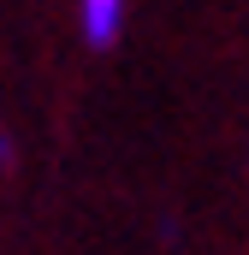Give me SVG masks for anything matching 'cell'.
<instances>
[{"mask_svg":"<svg viewBox=\"0 0 249 255\" xmlns=\"http://www.w3.org/2000/svg\"><path fill=\"white\" fill-rule=\"evenodd\" d=\"M124 6H130V0H77V12H83V42H89V48H113V42H119Z\"/></svg>","mask_w":249,"mask_h":255,"instance_id":"1","label":"cell"},{"mask_svg":"<svg viewBox=\"0 0 249 255\" xmlns=\"http://www.w3.org/2000/svg\"><path fill=\"white\" fill-rule=\"evenodd\" d=\"M6 160H12V142H6V130H0V166H6Z\"/></svg>","mask_w":249,"mask_h":255,"instance_id":"2","label":"cell"}]
</instances>
